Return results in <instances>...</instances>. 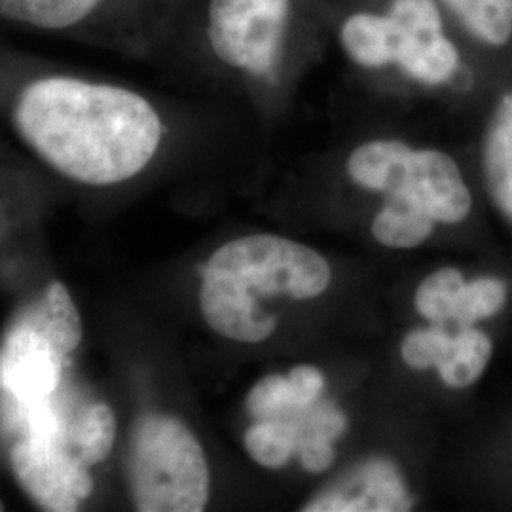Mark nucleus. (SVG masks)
<instances>
[{
	"label": "nucleus",
	"mask_w": 512,
	"mask_h": 512,
	"mask_svg": "<svg viewBox=\"0 0 512 512\" xmlns=\"http://www.w3.org/2000/svg\"><path fill=\"white\" fill-rule=\"evenodd\" d=\"M116 439V418L109 404H86L71 412L67 427V448L88 467L110 454Z\"/></svg>",
	"instance_id": "11"
},
{
	"label": "nucleus",
	"mask_w": 512,
	"mask_h": 512,
	"mask_svg": "<svg viewBox=\"0 0 512 512\" xmlns=\"http://www.w3.org/2000/svg\"><path fill=\"white\" fill-rule=\"evenodd\" d=\"M101 0H0V16L38 29H67L88 18Z\"/></svg>",
	"instance_id": "15"
},
{
	"label": "nucleus",
	"mask_w": 512,
	"mask_h": 512,
	"mask_svg": "<svg viewBox=\"0 0 512 512\" xmlns=\"http://www.w3.org/2000/svg\"><path fill=\"white\" fill-rule=\"evenodd\" d=\"M340 44L363 69L399 67L425 86L450 82L461 61L435 0H391L385 14H353L340 27Z\"/></svg>",
	"instance_id": "3"
},
{
	"label": "nucleus",
	"mask_w": 512,
	"mask_h": 512,
	"mask_svg": "<svg viewBox=\"0 0 512 512\" xmlns=\"http://www.w3.org/2000/svg\"><path fill=\"white\" fill-rule=\"evenodd\" d=\"M482 169L495 205L512 219V92L495 107L484 137Z\"/></svg>",
	"instance_id": "10"
},
{
	"label": "nucleus",
	"mask_w": 512,
	"mask_h": 512,
	"mask_svg": "<svg viewBox=\"0 0 512 512\" xmlns=\"http://www.w3.org/2000/svg\"><path fill=\"white\" fill-rule=\"evenodd\" d=\"M452 346V334L442 325L433 323L427 329H416L406 334L401 346L403 361L410 368L425 370L437 366L446 359Z\"/></svg>",
	"instance_id": "20"
},
{
	"label": "nucleus",
	"mask_w": 512,
	"mask_h": 512,
	"mask_svg": "<svg viewBox=\"0 0 512 512\" xmlns=\"http://www.w3.org/2000/svg\"><path fill=\"white\" fill-rule=\"evenodd\" d=\"M293 0H211L207 38L222 63L272 76L285 50Z\"/></svg>",
	"instance_id": "7"
},
{
	"label": "nucleus",
	"mask_w": 512,
	"mask_h": 512,
	"mask_svg": "<svg viewBox=\"0 0 512 512\" xmlns=\"http://www.w3.org/2000/svg\"><path fill=\"white\" fill-rule=\"evenodd\" d=\"M412 497L395 463L378 458L357 465L325 492L311 497L306 512H404Z\"/></svg>",
	"instance_id": "9"
},
{
	"label": "nucleus",
	"mask_w": 512,
	"mask_h": 512,
	"mask_svg": "<svg viewBox=\"0 0 512 512\" xmlns=\"http://www.w3.org/2000/svg\"><path fill=\"white\" fill-rule=\"evenodd\" d=\"M469 35L488 46H505L512 38V0H442Z\"/></svg>",
	"instance_id": "14"
},
{
	"label": "nucleus",
	"mask_w": 512,
	"mask_h": 512,
	"mask_svg": "<svg viewBox=\"0 0 512 512\" xmlns=\"http://www.w3.org/2000/svg\"><path fill=\"white\" fill-rule=\"evenodd\" d=\"M82 342V319L59 281L19 313L0 344V393L18 403L54 397Z\"/></svg>",
	"instance_id": "4"
},
{
	"label": "nucleus",
	"mask_w": 512,
	"mask_h": 512,
	"mask_svg": "<svg viewBox=\"0 0 512 512\" xmlns=\"http://www.w3.org/2000/svg\"><path fill=\"white\" fill-rule=\"evenodd\" d=\"M247 408L256 420H274L298 414L289 376L270 374L249 391Z\"/></svg>",
	"instance_id": "19"
},
{
	"label": "nucleus",
	"mask_w": 512,
	"mask_h": 512,
	"mask_svg": "<svg viewBox=\"0 0 512 512\" xmlns=\"http://www.w3.org/2000/svg\"><path fill=\"white\" fill-rule=\"evenodd\" d=\"M16 126L55 171L92 186L135 177L162 141V120L145 97L61 76L21 93Z\"/></svg>",
	"instance_id": "1"
},
{
	"label": "nucleus",
	"mask_w": 512,
	"mask_h": 512,
	"mask_svg": "<svg viewBox=\"0 0 512 512\" xmlns=\"http://www.w3.org/2000/svg\"><path fill=\"white\" fill-rule=\"evenodd\" d=\"M10 461L23 490L44 511H78L92 495L90 467L61 440L23 437L14 444Z\"/></svg>",
	"instance_id": "8"
},
{
	"label": "nucleus",
	"mask_w": 512,
	"mask_h": 512,
	"mask_svg": "<svg viewBox=\"0 0 512 512\" xmlns=\"http://www.w3.org/2000/svg\"><path fill=\"white\" fill-rule=\"evenodd\" d=\"M507 302V285L497 277H480L463 285L456 304L454 321L459 327L475 325L503 310Z\"/></svg>",
	"instance_id": "18"
},
{
	"label": "nucleus",
	"mask_w": 512,
	"mask_h": 512,
	"mask_svg": "<svg viewBox=\"0 0 512 512\" xmlns=\"http://www.w3.org/2000/svg\"><path fill=\"white\" fill-rule=\"evenodd\" d=\"M300 421V439L296 446V454L300 459V465L308 471V473H323L327 471L330 465L336 459V452L332 446V440L327 439L325 435L311 431L306 427L302 412L298 414Z\"/></svg>",
	"instance_id": "21"
},
{
	"label": "nucleus",
	"mask_w": 512,
	"mask_h": 512,
	"mask_svg": "<svg viewBox=\"0 0 512 512\" xmlns=\"http://www.w3.org/2000/svg\"><path fill=\"white\" fill-rule=\"evenodd\" d=\"M129 482L137 511H203L211 475L200 440L175 418H141L131 440Z\"/></svg>",
	"instance_id": "6"
},
{
	"label": "nucleus",
	"mask_w": 512,
	"mask_h": 512,
	"mask_svg": "<svg viewBox=\"0 0 512 512\" xmlns=\"http://www.w3.org/2000/svg\"><path fill=\"white\" fill-rule=\"evenodd\" d=\"M287 376L293 387L294 404L298 412H304L319 403L325 389V378L315 366H294Z\"/></svg>",
	"instance_id": "22"
},
{
	"label": "nucleus",
	"mask_w": 512,
	"mask_h": 512,
	"mask_svg": "<svg viewBox=\"0 0 512 512\" xmlns=\"http://www.w3.org/2000/svg\"><path fill=\"white\" fill-rule=\"evenodd\" d=\"M329 262L293 239L255 234L224 243L203 268L200 308L220 336L260 344L274 334L277 317L262 300H311L329 289Z\"/></svg>",
	"instance_id": "2"
},
{
	"label": "nucleus",
	"mask_w": 512,
	"mask_h": 512,
	"mask_svg": "<svg viewBox=\"0 0 512 512\" xmlns=\"http://www.w3.org/2000/svg\"><path fill=\"white\" fill-rule=\"evenodd\" d=\"M435 220L399 198H385L372 222L374 239L389 249H414L431 238Z\"/></svg>",
	"instance_id": "13"
},
{
	"label": "nucleus",
	"mask_w": 512,
	"mask_h": 512,
	"mask_svg": "<svg viewBox=\"0 0 512 512\" xmlns=\"http://www.w3.org/2000/svg\"><path fill=\"white\" fill-rule=\"evenodd\" d=\"M492 340L484 330L475 325H463L452 336V346L446 359L437 366L440 380L452 389H463L475 384L484 374L492 359Z\"/></svg>",
	"instance_id": "12"
},
{
	"label": "nucleus",
	"mask_w": 512,
	"mask_h": 512,
	"mask_svg": "<svg viewBox=\"0 0 512 512\" xmlns=\"http://www.w3.org/2000/svg\"><path fill=\"white\" fill-rule=\"evenodd\" d=\"M465 283V277L456 268H440L421 281L414 306L431 323L444 325L446 321H454L458 296Z\"/></svg>",
	"instance_id": "17"
},
{
	"label": "nucleus",
	"mask_w": 512,
	"mask_h": 512,
	"mask_svg": "<svg viewBox=\"0 0 512 512\" xmlns=\"http://www.w3.org/2000/svg\"><path fill=\"white\" fill-rule=\"evenodd\" d=\"M298 414L274 420H258L247 431L245 448L258 465L266 469H279L296 454L300 439Z\"/></svg>",
	"instance_id": "16"
},
{
	"label": "nucleus",
	"mask_w": 512,
	"mask_h": 512,
	"mask_svg": "<svg viewBox=\"0 0 512 512\" xmlns=\"http://www.w3.org/2000/svg\"><path fill=\"white\" fill-rule=\"evenodd\" d=\"M348 175L357 186L410 203L435 222L456 224L471 211V192L458 164L440 150L393 139L368 141L351 152Z\"/></svg>",
	"instance_id": "5"
}]
</instances>
